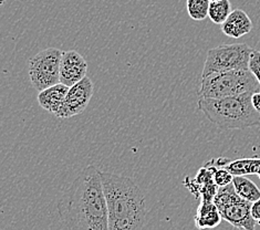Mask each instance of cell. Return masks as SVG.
Masks as SVG:
<instances>
[{
  "label": "cell",
  "instance_id": "obj_1",
  "mask_svg": "<svg viewBox=\"0 0 260 230\" xmlns=\"http://www.w3.org/2000/svg\"><path fill=\"white\" fill-rule=\"evenodd\" d=\"M57 209L68 230H109L101 170L86 166L64 191Z\"/></svg>",
  "mask_w": 260,
  "mask_h": 230
},
{
  "label": "cell",
  "instance_id": "obj_2",
  "mask_svg": "<svg viewBox=\"0 0 260 230\" xmlns=\"http://www.w3.org/2000/svg\"><path fill=\"white\" fill-rule=\"evenodd\" d=\"M109 230H141L146 220L145 196L133 179L101 171Z\"/></svg>",
  "mask_w": 260,
  "mask_h": 230
},
{
  "label": "cell",
  "instance_id": "obj_3",
  "mask_svg": "<svg viewBox=\"0 0 260 230\" xmlns=\"http://www.w3.org/2000/svg\"><path fill=\"white\" fill-rule=\"evenodd\" d=\"M253 93L225 98H200L198 110L220 129H244L260 125V113L251 102Z\"/></svg>",
  "mask_w": 260,
  "mask_h": 230
},
{
  "label": "cell",
  "instance_id": "obj_4",
  "mask_svg": "<svg viewBox=\"0 0 260 230\" xmlns=\"http://www.w3.org/2000/svg\"><path fill=\"white\" fill-rule=\"evenodd\" d=\"M260 84L250 71H227L202 77L197 94L200 98H225L257 93Z\"/></svg>",
  "mask_w": 260,
  "mask_h": 230
},
{
  "label": "cell",
  "instance_id": "obj_5",
  "mask_svg": "<svg viewBox=\"0 0 260 230\" xmlns=\"http://www.w3.org/2000/svg\"><path fill=\"white\" fill-rule=\"evenodd\" d=\"M252 51L253 49L245 43L221 45L210 49L207 52L202 77L227 71H249Z\"/></svg>",
  "mask_w": 260,
  "mask_h": 230
},
{
  "label": "cell",
  "instance_id": "obj_6",
  "mask_svg": "<svg viewBox=\"0 0 260 230\" xmlns=\"http://www.w3.org/2000/svg\"><path fill=\"white\" fill-rule=\"evenodd\" d=\"M214 204L217 206L222 219L235 228L255 230L257 222L251 216L252 204L240 198L233 184L218 188Z\"/></svg>",
  "mask_w": 260,
  "mask_h": 230
},
{
  "label": "cell",
  "instance_id": "obj_7",
  "mask_svg": "<svg viewBox=\"0 0 260 230\" xmlns=\"http://www.w3.org/2000/svg\"><path fill=\"white\" fill-rule=\"evenodd\" d=\"M62 51L48 48L37 53L29 62V76L34 88L42 92L60 83V65Z\"/></svg>",
  "mask_w": 260,
  "mask_h": 230
},
{
  "label": "cell",
  "instance_id": "obj_8",
  "mask_svg": "<svg viewBox=\"0 0 260 230\" xmlns=\"http://www.w3.org/2000/svg\"><path fill=\"white\" fill-rule=\"evenodd\" d=\"M93 91L94 85L89 77H85L79 83L71 86L68 91L63 107L57 117L59 119H70V117L83 113V111L91 101Z\"/></svg>",
  "mask_w": 260,
  "mask_h": 230
},
{
  "label": "cell",
  "instance_id": "obj_9",
  "mask_svg": "<svg viewBox=\"0 0 260 230\" xmlns=\"http://www.w3.org/2000/svg\"><path fill=\"white\" fill-rule=\"evenodd\" d=\"M88 62L76 50L62 52L60 65V83L67 86L76 85L86 77Z\"/></svg>",
  "mask_w": 260,
  "mask_h": 230
},
{
  "label": "cell",
  "instance_id": "obj_10",
  "mask_svg": "<svg viewBox=\"0 0 260 230\" xmlns=\"http://www.w3.org/2000/svg\"><path fill=\"white\" fill-rule=\"evenodd\" d=\"M184 185L191 194H194L197 198H201V202L207 203H214L215 196L219 188L214 182L212 171L205 166L198 171L194 179H190L189 177L185 178Z\"/></svg>",
  "mask_w": 260,
  "mask_h": 230
},
{
  "label": "cell",
  "instance_id": "obj_11",
  "mask_svg": "<svg viewBox=\"0 0 260 230\" xmlns=\"http://www.w3.org/2000/svg\"><path fill=\"white\" fill-rule=\"evenodd\" d=\"M69 89V86L59 83L51 86V88L46 89L45 91L39 92L38 102L40 107L57 117L59 112L63 107L66 96Z\"/></svg>",
  "mask_w": 260,
  "mask_h": 230
},
{
  "label": "cell",
  "instance_id": "obj_12",
  "mask_svg": "<svg viewBox=\"0 0 260 230\" xmlns=\"http://www.w3.org/2000/svg\"><path fill=\"white\" fill-rule=\"evenodd\" d=\"M252 30V21L244 10L235 9L221 24V31L229 38L239 39Z\"/></svg>",
  "mask_w": 260,
  "mask_h": 230
},
{
  "label": "cell",
  "instance_id": "obj_13",
  "mask_svg": "<svg viewBox=\"0 0 260 230\" xmlns=\"http://www.w3.org/2000/svg\"><path fill=\"white\" fill-rule=\"evenodd\" d=\"M197 229H214L220 225L222 217L214 203L201 202L194 217Z\"/></svg>",
  "mask_w": 260,
  "mask_h": 230
},
{
  "label": "cell",
  "instance_id": "obj_14",
  "mask_svg": "<svg viewBox=\"0 0 260 230\" xmlns=\"http://www.w3.org/2000/svg\"><path fill=\"white\" fill-rule=\"evenodd\" d=\"M233 176L253 175L260 172V158H240L231 160L224 167Z\"/></svg>",
  "mask_w": 260,
  "mask_h": 230
},
{
  "label": "cell",
  "instance_id": "obj_15",
  "mask_svg": "<svg viewBox=\"0 0 260 230\" xmlns=\"http://www.w3.org/2000/svg\"><path fill=\"white\" fill-rule=\"evenodd\" d=\"M233 185L237 195L244 201L252 204L260 200V189L249 178L245 176H234Z\"/></svg>",
  "mask_w": 260,
  "mask_h": 230
},
{
  "label": "cell",
  "instance_id": "obj_16",
  "mask_svg": "<svg viewBox=\"0 0 260 230\" xmlns=\"http://www.w3.org/2000/svg\"><path fill=\"white\" fill-rule=\"evenodd\" d=\"M232 11V4L229 0L210 3L208 18L212 22L221 26L228 19V17L231 16Z\"/></svg>",
  "mask_w": 260,
  "mask_h": 230
},
{
  "label": "cell",
  "instance_id": "obj_17",
  "mask_svg": "<svg viewBox=\"0 0 260 230\" xmlns=\"http://www.w3.org/2000/svg\"><path fill=\"white\" fill-rule=\"evenodd\" d=\"M209 0H186V9L189 17L195 21L205 20L209 12Z\"/></svg>",
  "mask_w": 260,
  "mask_h": 230
},
{
  "label": "cell",
  "instance_id": "obj_18",
  "mask_svg": "<svg viewBox=\"0 0 260 230\" xmlns=\"http://www.w3.org/2000/svg\"><path fill=\"white\" fill-rule=\"evenodd\" d=\"M205 167H207L208 170L212 171L213 173V177H214V182L215 184L218 186V187H225V186H228L233 184V179L234 176L232 175L231 173H229L226 169L224 167H217V166H214L207 161V163L204 165Z\"/></svg>",
  "mask_w": 260,
  "mask_h": 230
},
{
  "label": "cell",
  "instance_id": "obj_19",
  "mask_svg": "<svg viewBox=\"0 0 260 230\" xmlns=\"http://www.w3.org/2000/svg\"><path fill=\"white\" fill-rule=\"evenodd\" d=\"M249 71L255 76V78L260 84V51L255 50V49H253V51L250 55Z\"/></svg>",
  "mask_w": 260,
  "mask_h": 230
},
{
  "label": "cell",
  "instance_id": "obj_20",
  "mask_svg": "<svg viewBox=\"0 0 260 230\" xmlns=\"http://www.w3.org/2000/svg\"><path fill=\"white\" fill-rule=\"evenodd\" d=\"M251 216L256 220L258 225H260V200L252 203L251 205Z\"/></svg>",
  "mask_w": 260,
  "mask_h": 230
},
{
  "label": "cell",
  "instance_id": "obj_21",
  "mask_svg": "<svg viewBox=\"0 0 260 230\" xmlns=\"http://www.w3.org/2000/svg\"><path fill=\"white\" fill-rule=\"evenodd\" d=\"M251 102L255 110L258 112V113H260V92L253 93L251 97Z\"/></svg>",
  "mask_w": 260,
  "mask_h": 230
},
{
  "label": "cell",
  "instance_id": "obj_22",
  "mask_svg": "<svg viewBox=\"0 0 260 230\" xmlns=\"http://www.w3.org/2000/svg\"><path fill=\"white\" fill-rule=\"evenodd\" d=\"M5 3H6V0H2V2H0V4H2V6H4Z\"/></svg>",
  "mask_w": 260,
  "mask_h": 230
},
{
  "label": "cell",
  "instance_id": "obj_23",
  "mask_svg": "<svg viewBox=\"0 0 260 230\" xmlns=\"http://www.w3.org/2000/svg\"><path fill=\"white\" fill-rule=\"evenodd\" d=\"M210 3H215V2H220V0H209Z\"/></svg>",
  "mask_w": 260,
  "mask_h": 230
},
{
  "label": "cell",
  "instance_id": "obj_24",
  "mask_svg": "<svg viewBox=\"0 0 260 230\" xmlns=\"http://www.w3.org/2000/svg\"><path fill=\"white\" fill-rule=\"evenodd\" d=\"M258 176H259V178H260V172L258 173Z\"/></svg>",
  "mask_w": 260,
  "mask_h": 230
}]
</instances>
